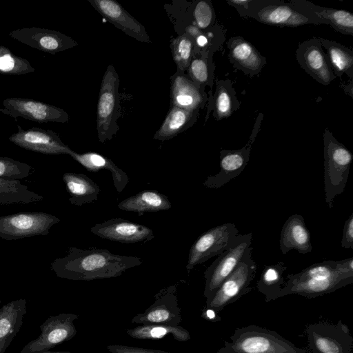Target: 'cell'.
<instances>
[{
	"label": "cell",
	"instance_id": "cell-1",
	"mask_svg": "<svg viewBox=\"0 0 353 353\" xmlns=\"http://www.w3.org/2000/svg\"><path fill=\"white\" fill-rule=\"evenodd\" d=\"M142 263L139 257L114 254L105 249L70 247L67 255L54 259L50 268L61 279L92 281L119 276Z\"/></svg>",
	"mask_w": 353,
	"mask_h": 353
},
{
	"label": "cell",
	"instance_id": "cell-2",
	"mask_svg": "<svg viewBox=\"0 0 353 353\" xmlns=\"http://www.w3.org/2000/svg\"><path fill=\"white\" fill-rule=\"evenodd\" d=\"M353 283V257L316 263L296 274H289L278 298L298 294L314 298Z\"/></svg>",
	"mask_w": 353,
	"mask_h": 353
},
{
	"label": "cell",
	"instance_id": "cell-3",
	"mask_svg": "<svg viewBox=\"0 0 353 353\" xmlns=\"http://www.w3.org/2000/svg\"><path fill=\"white\" fill-rule=\"evenodd\" d=\"M223 348L234 353H310L275 331L254 325L236 329Z\"/></svg>",
	"mask_w": 353,
	"mask_h": 353
},
{
	"label": "cell",
	"instance_id": "cell-4",
	"mask_svg": "<svg viewBox=\"0 0 353 353\" xmlns=\"http://www.w3.org/2000/svg\"><path fill=\"white\" fill-rule=\"evenodd\" d=\"M323 140L325 199L331 208L334 199L345 190L353 157L328 130L324 132Z\"/></svg>",
	"mask_w": 353,
	"mask_h": 353
},
{
	"label": "cell",
	"instance_id": "cell-5",
	"mask_svg": "<svg viewBox=\"0 0 353 353\" xmlns=\"http://www.w3.org/2000/svg\"><path fill=\"white\" fill-rule=\"evenodd\" d=\"M119 77L112 65H109L103 76L97 108V130L99 141H110L119 130L120 116Z\"/></svg>",
	"mask_w": 353,
	"mask_h": 353
},
{
	"label": "cell",
	"instance_id": "cell-6",
	"mask_svg": "<svg viewBox=\"0 0 353 353\" xmlns=\"http://www.w3.org/2000/svg\"><path fill=\"white\" fill-rule=\"evenodd\" d=\"M252 252V250H250L214 293L206 299L205 308L216 312L250 290V284L255 276L257 268Z\"/></svg>",
	"mask_w": 353,
	"mask_h": 353
},
{
	"label": "cell",
	"instance_id": "cell-7",
	"mask_svg": "<svg viewBox=\"0 0 353 353\" xmlns=\"http://www.w3.org/2000/svg\"><path fill=\"white\" fill-rule=\"evenodd\" d=\"M239 230L235 224L223 223L203 233L190 249L186 270L190 272L196 265L222 254L234 243Z\"/></svg>",
	"mask_w": 353,
	"mask_h": 353
},
{
	"label": "cell",
	"instance_id": "cell-8",
	"mask_svg": "<svg viewBox=\"0 0 353 353\" xmlns=\"http://www.w3.org/2000/svg\"><path fill=\"white\" fill-rule=\"evenodd\" d=\"M60 221L54 215L42 212H19L0 216V238L18 240L34 236H46Z\"/></svg>",
	"mask_w": 353,
	"mask_h": 353
},
{
	"label": "cell",
	"instance_id": "cell-9",
	"mask_svg": "<svg viewBox=\"0 0 353 353\" xmlns=\"http://www.w3.org/2000/svg\"><path fill=\"white\" fill-rule=\"evenodd\" d=\"M252 234H238L233 245L212 263L206 269L204 296L209 299L219 285L235 270L246 254L252 250Z\"/></svg>",
	"mask_w": 353,
	"mask_h": 353
},
{
	"label": "cell",
	"instance_id": "cell-10",
	"mask_svg": "<svg viewBox=\"0 0 353 353\" xmlns=\"http://www.w3.org/2000/svg\"><path fill=\"white\" fill-rule=\"evenodd\" d=\"M306 334L310 353H352L353 338L341 321L309 325Z\"/></svg>",
	"mask_w": 353,
	"mask_h": 353
},
{
	"label": "cell",
	"instance_id": "cell-11",
	"mask_svg": "<svg viewBox=\"0 0 353 353\" xmlns=\"http://www.w3.org/2000/svg\"><path fill=\"white\" fill-rule=\"evenodd\" d=\"M79 315L61 313L49 316L40 326L41 334L28 342L20 353H39L72 339L77 334L74 321Z\"/></svg>",
	"mask_w": 353,
	"mask_h": 353
},
{
	"label": "cell",
	"instance_id": "cell-12",
	"mask_svg": "<svg viewBox=\"0 0 353 353\" xmlns=\"http://www.w3.org/2000/svg\"><path fill=\"white\" fill-rule=\"evenodd\" d=\"M154 298V302L143 313L134 316L131 323L179 326L181 322V314L178 305L176 286L172 285L161 289Z\"/></svg>",
	"mask_w": 353,
	"mask_h": 353
},
{
	"label": "cell",
	"instance_id": "cell-13",
	"mask_svg": "<svg viewBox=\"0 0 353 353\" xmlns=\"http://www.w3.org/2000/svg\"><path fill=\"white\" fill-rule=\"evenodd\" d=\"M0 112L15 119L21 117L38 123H67L68 114L60 108L41 101L23 98H8L3 101Z\"/></svg>",
	"mask_w": 353,
	"mask_h": 353
},
{
	"label": "cell",
	"instance_id": "cell-14",
	"mask_svg": "<svg viewBox=\"0 0 353 353\" xmlns=\"http://www.w3.org/2000/svg\"><path fill=\"white\" fill-rule=\"evenodd\" d=\"M17 129V132L13 133L9 140L27 150L45 154H69L72 150L52 130L36 127L23 130L19 125Z\"/></svg>",
	"mask_w": 353,
	"mask_h": 353
},
{
	"label": "cell",
	"instance_id": "cell-15",
	"mask_svg": "<svg viewBox=\"0 0 353 353\" xmlns=\"http://www.w3.org/2000/svg\"><path fill=\"white\" fill-rule=\"evenodd\" d=\"M9 36L32 48L52 54L77 46L72 38L62 32L37 27L12 30Z\"/></svg>",
	"mask_w": 353,
	"mask_h": 353
},
{
	"label": "cell",
	"instance_id": "cell-16",
	"mask_svg": "<svg viewBox=\"0 0 353 353\" xmlns=\"http://www.w3.org/2000/svg\"><path fill=\"white\" fill-rule=\"evenodd\" d=\"M90 230L101 239L123 243L148 241L154 237L150 228L121 218L97 223Z\"/></svg>",
	"mask_w": 353,
	"mask_h": 353
},
{
	"label": "cell",
	"instance_id": "cell-17",
	"mask_svg": "<svg viewBox=\"0 0 353 353\" xmlns=\"http://www.w3.org/2000/svg\"><path fill=\"white\" fill-rule=\"evenodd\" d=\"M108 21L128 36L143 43H151L145 27L114 0H88Z\"/></svg>",
	"mask_w": 353,
	"mask_h": 353
},
{
	"label": "cell",
	"instance_id": "cell-18",
	"mask_svg": "<svg viewBox=\"0 0 353 353\" xmlns=\"http://www.w3.org/2000/svg\"><path fill=\"white\" fill-rule=\"evenodd\" d=\"M300 65L319 83L330 84L336 76L325 57L319 39H312L301 43L296 50Z\"/></svg>",
	"mask_w": 353,
	"mask_h": 353
},
{
	"label": "cell",
	"instance_id": "cell-19",
	"mask_svg": "<svg viewBox=\"0 0 353 353\" xmlns=\"http://www.w3.org/2000/svg\"><path fill=\"white\" fill-rule=\"evenodd\" d=\"M251 146L236 150H223L220 152V171L209 176L203 183L205 187L218 189L231 179L239 176L248 163Z\"/></svg>",
	"mask_w": 353,
	"mask_h": 353
},
{
	"label": "cell",
	"instance_id": "cell-20",
	"mask_svg": "<svg viewBox=\"0 0 353 353\" xmlns=\"http://www.w3.org/2000/svg\"><path fill=\"white\" fill-rule=\"evenodd\" d=\"M279 246L283 254L291 250H295L300 254L312 250L310 232L302 215L294 214L285 221L281 228Z\"/></svg>",
	"mask_w": 353,
	"mask_h": 353
},
{
	"label": "cell",
	"instance_id": "cell-21",
	"mask_svg": "<svg viewBox=\"0 0 353 353\" xmlns=\"http://www.w3.org/2000/svg\"><path fill=\"white\" fill-rule=\"evenodd\" d=\"M170 81L171 105L197 111L204 101L200 87L179 70L171 77Z\"/></svg>",
	"mask_w": 353,
	"mask_h": 353
},
{
	"label": "cell",
	"instance_id": "cell-22",
	"mask_svg": "<svg viewBox=\"0 0 353 353\" xmlns=\"http://www.w3.org/2000/svg\"><path fill=\"white\" fill-rule=\"evenodd\" d=\"M24 299L10 301L0 308V353H5L19 332L27 312Z\"/></svg>",
	"mask_w": 353,
	"mask_h": 353
},
{
	"label": "cell",
	"instance_id": "cell-23",
	"mask_svg": "<svg viewBox=\"0 0 353 353\" xmlns=\"http://www.w3.org/2000/svg\"><path fill=\"white\" fill-rule=\"evenodd\" d=\"M69 155L90 172H97L103 169L110 171L114 185L118 192H121L129 181L125 172L110 159L97 152H88L79 154L71 150Z\"/></svg>",
	"mask_w": 353,
	"mask_h": 353
},
{
	"label": "cell",
	"instance_id": "cell-24",
	"mask_svg": "<svg viewBox=\"0 0 353 353\" xmlns=\"http://www.w3.org/2000/svg\"><path fill=\"white\" fill-rule=\"evenodd\" d=\"M118 208L141 216L145 212L168 210L172 204L165 194L155 190H143L121 201Z\"/></svg>",
	"mask_w": 353,
	"mask_h": 353
},
{
	"label": "cell",
	"instance_id": "cell-25",
	"mask_svg": "<svg viewBox=\"0 0 353 353\" xmlns=\"http://www.w3.org/2000/svg\"><path fill=\"white\" fill-rule=\"evenodd\" d=\"M62 179L69 193L71 204L81 206L97 200L100 188L85 174L65 172Z\"/></svg>",
	"mask_w": 353,
	"mask_h": 353
},
{
	"label": "cell",
	"instance_id": "cell-26",
	"mask_svg": "<svg viewBox=\"0 0 353 353\" xmlns=\"http://www.w3.org/2000/svg\"><path fill=\"white\" fill-rule=\"evenodd\" d=\"M256 16L261 23L272 26L296 27L316 23L287 5H271L263 7L256 12Z\"/></svg>",
	"mask_w": 353,
	"mask_h": 353
},
{
	"label": "cell",
	"instance_id": "cell-27",
	"mask_svg": "<svg viewBox=\"0 0 353 353\" xmlns=\"http://www.w3.org/2000/svg\"><path fill=\"white\" fill-rule=\"evenodd\" d=\"M301 3L303 4L305 10L315 14L317 22L330 24L343 34L353 35V15L351 12L345 10L319 7L307 1Z\"/></svg>",
	"mask_w": 353,
	"mask_h": 353
},
{
	"label": "cell",
	"instance_id": "cell-28",
	"mask_svg": "<svg viewBox=\"0 0 353 353\" xmlns=\"http://www.w3.org/2000/svg\"><path fill=\"white\" fill-rule=\"evenodd\" d=\"M198 111V110H197ZM171 105L165 119L159 130L155 132L154 139L165 141L172 139L190 126L196 112Z\"/></svg>",
	"mask_w": 353,
	"mask_h": 353
},
{
	"label": "cell",
	"instance_id": "cell-29",
	"mask_svg": "<svg viewBox=\"0 0 353 353\" xmlns=\"http://www.w3.org/2000/svg\"><path fill=\"white\" fill-rule=\"evenodd\" d=\"M43 199L19 180L0 178V205L27 204Z\"/></svg>",
	"mask_w": 353,
	"mask_h": 353
},
{
	"label": "cell",
	"instance_id": "cell-30",
	"mask_svg": "<svg viewBox=\"0 0 353 353\" xmlns=\"http://www.w3.org/2000/svg\"><path fill=\"white\" fill-rule=\"evenodd\" d=\"M229 46L232 59L246 70L259 72L265 62L256 48L242 38L231 39Z\"/></svg>",
	"mask_w": 353,
	"mask_h": 353
},
{
	"label": "cell",
	"instance_id": "cell-31",
	"mask_svg": "<svg viewBox=\"0 0 353 353\" xmlns=\"http://www.w3.org/2000/svg\"><path fill=\"white\" fill-rule=\"evenodd\" d=\"M127 334L132 338L140 340L159 339L171 334L178 341L185 342L190 339V333L183 327L165 325H141L132 329H127Z\"/></svg>",
	"mask_w": 353,
	"mask_h": 353
},
{
	"label": "cell",
	"instance_id": "cell-32",
	"mask_svg": "<svg viewBox=\"0 0 353 353\" xmlns=\"http://www.w3.org/2000/svg\"><path fill=\"white\" fill-rule=\"evenodd\" d=\"M286 270L287 267L282 261L264 266L256 285L258 290L264 294L266 301L278 299L285 283L283 273Z\"/></svg>",
	"mask_w": 353,
	"mask_h": 353
},
{
	"label": "cell",
	"instance_id": "cell-33",
	"mask_svg": "<svg viewBox=\"0 0 353 353\" xmlns=\"http://www.w3.org/2000/svg\"><path fill=\"white\" fill-rule=\"evenodd\" d=\"M321 46H324L327 52V60L332 70L341 76L345 72L352 77L353 52L343 46L333 41L319 39Z\"/></svg>",
	"mask_w": 353,
	"mask_h": 353
},
{
	"label": "cell",
	"instance_id": "cell-34",
	"mask_svg": "<svg viewBox=\"0 0 353 353\" xmlns=\"http://www.w3.org/2000/svg\"><path fill=\"white\" fill-rule=\"evenodd\" d=\"M193 46L192 37L186 33L172 40L170 48L179 71L184 72L188 70L192 59Z\"/></svg>",
	"mask_w": 353,
	"mask_h": 353
},
{
	"label": "cell",
	"instance_id": "cell-35",
	"mask_svg": "<svg viewBox=\"0 0 353 353\" xmlns=\"http://www.w3.org/2000/svg\"><path fill=\"white\" fill-rule=\"evenodd\" d=\"M34 70L27 59L14 55L8 48L0 46V74L20 75Z\"/></svg>",
	"mask_w": 353,
	"mask_h": 353
},
{
	"label": "cell",
	"instance_id": "cell-36",
	"mask_svg": "<svg viewBox=\"0 0 353 353\" xmlns=\"http://www.w3.org/2000/svg\"><path fill=\"white\" fill-rule=\"evenodd\" d=\"M32 172V167L26 163L0 157V178L19 180L28 177Z\"/></svg>",
	"mask_w": 353,
	"mask_h": 353
},
{
	"label": "cell",
	"instance_id": "cell-37",
	"mask_svg": "<svg viewBox=\"0 0 353 353\" xmlns=\"http://www.w3.org/2000/svg\"><path fill=\"white\" fill-rule=\"evenodd\" d=\"M187 71L191 80L199 87L208 83L209 72L207 62L204 59H192Z\"/></svg>",
	"mask_w": 353,
	"mask_h": 353
},
{
	"label": "cell",
	"instance_id": "cell-38",
	"mask_svg": "<svg viewBox=\"0 0 353 353\" xmlns=\"http://www.w3.org/2000/svg\"><path fill=\"white\" fill-rule=\"evenodd\" d=\"M214 115L219 120L228 117L232 113V99L223 87H218L215 94Z\"/></svg>",
	"mask_w": 353,
	"mask_h": 353
},
{
	"label": "cell",
	"instance_id": "cell-39",
	"mask_svg": "<svg viewBox=\"0 0 353 353\" xmlns=\"http://www.w3.org/2000/svg\"><path fill=\"white\" fill-rule=\"evenodd\" d=\"M193 16L197 27L205 29L210 26L214 19V12L210 2L199 1L193 10Z\"/></svg>",
	"mask_w": 353,
	"mask_h": 353
},
{
	"label": "cell",
	"instance_id": "cell-40",
	"mask_svg": "<svg viewBox=\"0 0 353 353\" xmlns=\"http://www.w3.org/2000/svg\"><path fill=\"white\" fill-rule=\"evenodd\" d=\"M107 349L111 353H171L159 350L147 349L123 345H110Z\"/></svg>",
	"mask_w": 353,
	"mask_h": 353
},
{
	"label": "cell",
	"instance_id": "cell-41",
	"mask_svg": "<svg viewBox=\"0 0 353 353\" xmlns=\"http://www.w3.org/2000/svg\"><path fill=\"white\" fill-rule=\"evenodd\" d=\"M341 245L343 248L353 249V213L345 221Z\"/></svg>",
	"mask_w": 353,
	"mask_h": 353
},
{
	"label": "cell",
	"instance_id": "cell-42",
	"mask_svg": "<svg viewBox=\"0 0 353 353\" xmlns=\"http://www.w3.org/2000/svg\"><path fill=\"white\" fill-rule=\"evenodd\" d=\"M202 316L205 319L209 320V321H218L216 318V312L211 309L205 308L203 310Z\"/></svg>",
	"mask_w": 353,
	"mask_h": 353
},
{
	"label": "cell",
	"instance_id": "cell-43",
	"mask_svg": "<svg viewBox=\"0 0 353 353\" xmlns=\"http://www.w3.org/2000/svg\"><path fill=\"white\" fill-rule=\"evenodd\" d=\"M195 40L197 46L200 48H203L208 44V39L202 33L198 35Z\"/></svg>",
	"mask_w": 353,
	"mask_h": 353
},
{
	"label": "cell",
	"instance_id": "cell-44",
	"mask_svg": "<svg viewBox=\"0 0 353 353\" xmlns=\"http://www.w3.org/2000/svg\"><path fill=\"white\" fill-rule=\"evenodd\" d=\"M250 0H230L228 1V2L230 4H232L233 6H242V7H247L248 4L251 2Z\"/></svg>",
	"mask_w": 353,
	"mask_h": 353
},
{
	"label": "cell",
	"instance_id": "cell-45",
	"mask_svg": "<svg viewBox=\"0 0 353 353\" xmlns=\"http://www.w3.org/2000/svg\"><path fill=\"white\" fill-rule=\"evenodd\" d=\"M39 353H72L68 351H57V352H52V351H46V352H41Z\"/></svg>",
	"mask_w": 353,
	"mask_h": 353
},
{
	"label": "cell",
	"instance_id": "cell-46",
	"mask_svg": "<svg viewBox=\"0 0 353 353\" xmlns=\"http://www.w3.org/2000/svg\"><path fill=\"white\" fill-rule=\"evenodd\" d=\"M218 353H234V352H231V351H228V350H225V349H224V348L223 347L222 349H221V350L218 352Z\"/></svg>",
	"mask_w": 353,
	"mask_h": 353
}]
</instances>
